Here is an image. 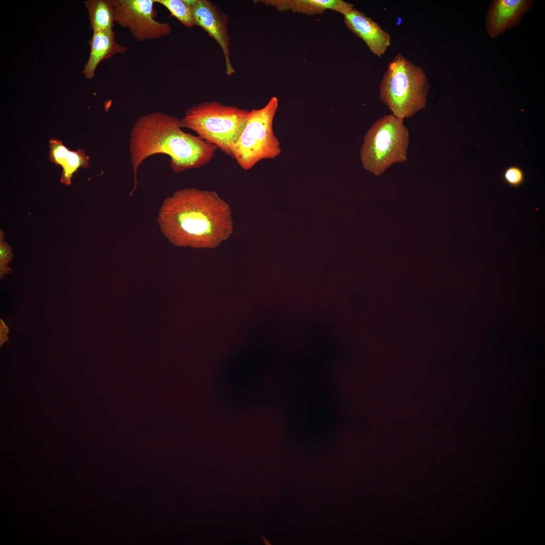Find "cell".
<instances>
[{
	"instance_id": "30bf717a",
	"label": "cell",
	"mask_w": 545,
	"mask_h": 545,
	"mask_svg": "<svg viewBox=\"0 0 545 545\" xmlns=\"http://www.w3.org/2000/svg\"><path fill=\"white\" fill-rule=\"evenodd\" d=\"M347 27L361 38L370 50L380 58L391 44L390 34L363 12L353 9L344 16Z\"/></svg>"
},
{
	"instance_id": "7c38bea8",
	"label": "cell",
	"mask_w": 545,
	"mask_h": 545,
	"mask_svg": "<svg viewBox=\"0 0 545 545\" xmlns=\"http://www.w3.org/2000/svg\"><path fill=\"white\" fill-rule=\"evenodd\" d=\"M254 3L274 7L279 12L290 11L311 16L322 14L327 10L344 16L354 9L353 4L342 0H262Z\"/></svg>"
},
{
	"instance_id": "ba28073f",
	"label": "cell",
	"mask_w": 545,
	"mask_h": 545,
	"mask_svg": "<svg viewBox=\"0 0 545 545\" xmlns=\"http://www.w3.org/2000/svg\"><path fill=\"white\" fill-rule=\"evenodd\" d=\"M193 17L194 25L204 30L219 44L223 51L228 76L236 70L230 58V37L227 15L218 6L208 0H187Z\"/></svg>"
},
{
	"instance_id": "ac0fdd59",
	"label": "cell",
	"mask_w": 545,
	"mask_h": 545,
	"mask_svg": "<svg viewBox=\"0 0 545 545\" xmlns=\"http://www.w3.org/2000/svg\"><path fill=\"white\" fill-rule=\"evenodd\" d=\"M4 233L1 230L0 234V270L1 277L11 270V268L8 267V264L11 261L13 256L12 248L8 243L4 241Z\"/></svg>"
},
{
	"instance_id": "6da1fadb",
	"label": "cell",
	"mask_w": 545,
	"mask_h": 545,
	"mask_svg": "<svg viewBox=\"0 0 545 545\" xmlns=\"http://www.w3.org/2000/svg\"><path fill=\"white\" fill-rule=\"evenodd\" d=\"M157 221L169 241L180 247L214 248L233 230L229 205L214 191L194 188L166 198Z\"/></svg>"
},
{
	"instance_id": "9a60e30c",
	"label": "cell",
	"mask_w": 545,
	"mask_h": 545,
	"mask_svg": "<svg viewBox=\"0 0 545 545\" xmlns=\"http://www.w3.org/2000/svg\"><path fill=\"white\" fill-rule=\"evenodd\" d=\"M154 2L166 7L172 16L186 27L191 28L195 26L192 12L187 0H154Z\"/></svg>"
},
{
	"instance_id": "e0dca14e",
	"label": "cell",
	"mask_w": 545,
	"mask_h": 545,
	"mask_svg": "<svg viewBox=\"0 0 545 545\" xmlns=\"http://www.w3.org/2000/svg\"><path fill=\"white\" fill-rule=\"evenodd\" d=\"M503 178L508 185L516 188L520 186L524 182L525 174L519 167L511 166L504 170Z\"/></svg>"
},
{
	"instance_id": "3957f363",
	"label": "cell",
	"mask_w": 545,
	"mask_h": 545,
	"mask_svg": "<svg viewBox=\"0 0 545 545\" xmlns=\"http://www.w3.org/2000/svg\"><path fill=\"white\" fill-rule=\"evenodd\" d=\"M430 87L422 69L397 53L379 85V98L398 119L412 117L426 106Z\"/></svg>"
},
{
	"instance_id": "52a82bcc",
	"label": "cell",
	"mask_w": 545,
	"mask_h": 545,
	"mask_svg": "<svg viewBox=\"0 0 545 545\" xmlns=\"http://www.w3.org/2000/svg\"><path fill=\"white\" fill-rule=\"evenodd\" d=\"M115 22L128 29L139 41H145L169 35L171 26L154 19V0H110Z\"/></svg>"
},
{
	"instance_id": "9c48e42d",
	"label": "cell",
	"mask_w": 545,
	"mask_h": 545,
	"mask_svg": "<svg viewBox=\"0 0 545 545\" xmlns=\"http://www.w3.org/2000/svg\"><path fill=\"white\" fill-rule=\"evenodd\" d=\"M533 4V0L493 1L486 16V28L489 36L495 38L518 25L522 16Z\"/></svg>"
},
{
	"instance_id": "2e32d148",
	"label": "cell",
	"mask_w": 545,
	"mask_h": 545,
	"mask_svg": "<svg viewBox=\"0 0 545 545\" xmlns=\"http://www.w3.org/2000/svg\"><path fill=\"white\" fill-rule=\"evenodd\" d=\"M48 147L50 148L49 153L50 160L56 165H59L62 167L70 150L61 140L54 138L50 139Z\"/></svg>"
},
{
	"instance_id": "5b68a950",
	"label": "cell",
	"mask_w": 545,
	"mask_h": 545,
	"mask_svg": "<svg viewBox=\"0 0 545 545\" xmlns=\"http://www.w3.org/2000/svg\"><path fill=\"white\" fill-rule=\"evenodd\" d=\"M409 145V132L403 120L385 115L364 136L360 150L363 168L379 176L395 163L406 161Z\"/></svg>"
},
{
	"instance_id": "277c9868",
	"label": "cell",
	"mask_w": 545,
	"mask_h": 545,
	"mask_svg": "<svg viewBox=\"0 0 545 545\" xmlns=\"http://www.w3.org/2000/svg\"><path fill=\"white\" fill-rule=\"evenodd\" d=\"M248 110L216 101H204L188 108L179 119L182 128L215 145L233 157V149L247 122Z\"/></svg>"
},
{
	"instance_id": "5bb4252c",
	"label": "cell",
	"mask_w": 545,
	"mask_h": 545,
	"mask_svg": "<svg viewBox=\"0 0 545 545\" xmlns=\"http://www.w3.org/2000/svg\"><path fill=\"white\" fill-rule=\"evenodd\" d=\"M89 157L85 152L79 149L76 151H70L63 166L61 182L66 185L71 184L72 177L79 168H89Z\"/></svg>"
},
{
	"instance_id": "4fadbf2b",
	"label": "cell",
	"mask_w": 545,
	"mask_h": 545,
	"mask_svg": "<svg viewBox=\"0 0 545 545\" xmlns=\"http://www.w3.org/2000/svg\"><path fill=\"white\" fill-rule=\"evenodd\" d=\"M84 3L93 32L113 29L115 20L110 0H87Z\"/></svg>"
},
{
	"instance_id": "8fae6325",
	"label": "cell",
	"mask_w": 545,
	"mask_h": 545,
	"mask_svg": "<svg viewBox=\"0 0 545 545\" xmlns=\"http://www.w3.org/2000/svg\"><path fill=\"white\" fill-rule=\"evenodd\" d=\"M88 44L90 48L89 57L82 73L89 79L94 77L96 69L101 61L116 54H123L128 51L127 47L117 42L113 29L93 31Z\"/></svg>"
},
{
	"instance_id": "7a4b0ae2",
	"label": "cell",
	"mask_w": 545,
	"mask_h": 545,
	"mask_svg": "<svg viewBox=\"0 0 545 545\" xmlns=\"http://www.w3.org/2000/svg\"><path fill=\"white\" fill-rule=\"evenodd\" d=\"M217 148L199 136L183 131L176 117L160 112L140 116L130 133L129 152L134 181L130 195L137 187L138 169L147 157L155 154H167L173 171L180 173L206 165Z\"/></svg>"
},
{
	"instance_id": "8992f818",
	"label": "cell",
	"mask_w": 545,
	"mask_h": 545,
	"mask_svg": "<svg viewBox=\"0 0 545 545\" xmlns=\"http://www.w3.org/2000/svg\"><path fill=\"white\" fill-rule=\"evenodd\" d=\"M279 99L272 96L263 107L249 111L246 124L233 149V157L244 170L259 161L274 159L281 153L280 142L273 130Z\"/></svg>"
}]
</instances>
